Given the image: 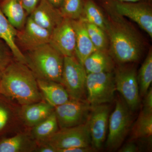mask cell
<instances>
[{"label":"cell","instance_id":"obj_4","mask_svg":"<svg viewBox=\"0 0 152 152\" xmlns=\"http://www.w3.org/2000/svg\"><path fill=\"white\" fill-rule=\"evenodd\" d=\"M132 112L123 99L116 100L115 109L109 117L106 142L108 151H114L121 146L133 125Z\"/></svg>","mask_w":152,"mask_h":152},{"label":"cell","instance_id":"obj_21","mask_svg":"<svg viewBox=\"0 0 152 152\" xmlns=\"http://www.w3.org/2000/svg\"><path fill=\"white\" fill-rule=\"evenodd\" d=\"M0 8L15 28L19 31L24 26L28 14L20 0H2Z\"/></svg>","mask_w":152,"mask_h":152},{"label":"cell","instance_id":"obj_5","mask_svg":"<svg viewBox=\"0 0 152 152\" xmlns=\"http://www.w3.org/2000/svg\"><path fill=\"white\" fill-rule=\"evenodd\" d=\"M116 91L114 71L87 74L86 100L91 107L111 102Z\"/></svg>","mask_w":152,"mask_h":152},{"label":"cell","instance_id":"obj_16","mask_svg":"<svg viewBox=\"0 0 152 152\" xmlns=\"http://www.w3.org/2000/svg\"><path fill=\"white\" fill-rule=\"evenodd\" d=\"M72 21L76 35L75 56L83 65L86 59L97 50L88 34L83 21L80 19Z\"/></svg>","mask_w":152,"mask_h":152},{"label":"cell","instance_id":"obj_32","mask_svg":"<svg viewBox=\"0 0 152 152\" xmlns=\"http://www.w3.org/2000/svg\"><path fill=\"white\" fill-rule=\"evenodd\" d=\"M140 147L134 141H130L125 144L121 148L118 149L120 152H137L140 151Z\"/></svg>","mask_w":152,"mask_h":152},{"label":"cell","instance_id":"obj_8","mask_svg":"<svg viewBox=\"0 0 152 152\" xmlns=\"http://www.w3.org/2000/svg\"><path fill=\"white\" fill-rule=\"evenodd\" d=\"M117 13L136 23L152 38V6L151 1L126 2L102 0Z\"/></svg>","mask_w":152,"mask_h":152},{"label":"cell","instance_id":"obj_31","mask_svg":"<svg viewBox=\"0 0 152 152\" xmlns=\"http://www.w3.org/2000/svg\"><path fill=\"white\" fill-rule=\"evenodd\" d=\"M143 110L152 112V89L150 87L148 91L144 96Z\"/></svg>","mask_w":152,"mask_h":152},{"label":"cell","instance_id":"obj_33","mask_svg":"<svg viewBox=\"0 0 152 152\" xmlns=\"http://www.w3.org/2000/svg\"><path fill=\"white\" fill-rule=\"evenodd\" d=\"M95 151L91 146L75 147L58 150L57 152H90Z\"/></svg>","mask_w":152,"mask_h":152},{"label":"cell","instance_id":"obj_14","mask_svg":"<svg viewBox=\"0 0 152 152\" xmlns=\"http://www.w3.org/2000/svg\"><path fill=\"white\" fill-rule=\"evenodd\" d=\"M29 16L36 23L51 32L64 18L59 9L47 0H41Z\"/></svg>","mask_w":152,"mask_h":152},{"label":"cell","instance_id":"obj_17","mask_svg":"<svg viewBox=\"0 0 152 152\" xmlns=\"http://www.w3.org/2000/svg\"><path fill=\"white\" fill-rule=\"evenodd\" d=\"M20 115L25 124L33 127L47 118L54 108L46 102H40L22 106Z\"/></svg>","mask_w":152,"mask_h":152},{"label":"cell","instance_id":"obj_29","mask_svg":"<svg viewBox=\"0 0 152 152\" xmlns=\"http://www.w3.org/2000/svg\"><path fill=\"white\" fill-rule=\"evenodd\" d=\"M41 0H20L22 5L28 15L34 11Z\"/></svg>","mask_w":152,"mask_h":152},{"label":"cell","instance_id":"obj_6","mask_svg":"<svg viewBox=\"0 0 152 152\" xmlns=\"http://www.w3.org/2000/svg\"><path fill=\"white\" fill-rule=\"evenodd\" d=\"M87 75L84 67L75 56L64 57L61 84L67 91L71 99L86 101Z\"/></svg>","mask_w":152,"mask_h":152},{"label":"cell","instance_id":"obj_28","mask_svg":"<svg viewBox=\"0 0 152 152\" xmlns=\"http://www.w3.org/2000/svg\"><path fill=\"white\" fill-rule=\"evenodd\" d=\"M12 117L11 109L8 105L0 99V133L7 127Z\"/></svg>","mask_w":152,"mask_h":152},{"label":"cell","instance_id":"obj_37","mask_svg":"<svg viewBox=\"0 0 152 152\" xmlns=\"http://www.w3.org/2000/svg\"><path fill=\"white\" fill-rule=\"evenodd\" d=\"M2 73V71L0 69V82H1V78Z\"/></svg>","mask_w":152,"mask_h":152},{"label":"cell","instance_id":"obj_20","mask_svg":"<svg viewBox=\"0 0 152 152\" xmlns=\"http://www.w3.org/2000/svg\"><path fill=\"white\" fill-rule=\"evenodd\" d=\"M37 148L35 140L26 133H20L0 141V152H34Z\"/></svg>","mask_w":152,"mask_h":152},{"label":"cell","instance_id":"obj_13","mask_svg":"<svg viewBox=\"0 0 152 152\" xmlns=\"http://www.w3.org/2000/svg\"><path fill=\"white\" fill-rule=\"evenodd\" d=\"M51 32L42 27L29 16L24 26L18 31L17 38L28 51L49 43Z\"/></svg>","mask_w":152,"mask_h":152},{"label":"cell","instance_id":"obj_7","mask_svg":"<svg viewBox=\"0 0 152 152\" xmlns=\"http://www.w3.org/2000/svg\"><path fill=\"white\" fill-rule=\"evenodd\" d=\"M114 75L116 90L131 111H135L138 108L140 96L136 68L127 64L117 65Z\"/></svg>","mask_w":152,"mask_h":152},{"label":"cell","instance_id":"obj_25","mask_svg":"<svg viewBox=\"0 0 152 152\" xmlns=\"http://www.w3.org/2000/svg\"><path fill=\"white\" fill-rule=\"evenodd\" d=\"M140 96H144L152 82V51L150 49L137 74Z\"/></svg>","mask_w":152,"mask_h":152},{"label":"cell","instance_id":"obj_18","mask_svg":"<svg viewBox=\"0 0 152 152\" xmlns=\"http://www.w3.org/2000/svg\"><path fill=\"white\" fill-rule=\"evenodd\" d=\"M83 66L87 74L113 72L116 64L108 51L96 50L88 57Z\"/></svg>","mask_w":152,"mask_h":152},{"label":"cell","instance_id":"obj_35","mask_svg":"<svg viewBox=\"0 0 152 152\" xmlns=\"http://www.w3.org/2000/svg\"><path fill=\"white\" fill-rule=\"evenodd\" d=\"M57 8L59 9L62 4L64 0H47Z\"/></svg>","mask_w":152,"mask_h":152},{"label":"cell","instance_id":"obj_15","mask_svg":"<svg viewBox=\"0 0 152 152\" xmlns=\"http://www.w3.org/2000/svg\"><path fill=\"white\" fill-rule=\"evenodd\" d=\"M37 82L39 90L46 102L54 108L70 99L67 91L60 83L40 79H37Z\"/></svg>","mask_w":152,"mask_h":152},{"label":"cell","instance_id":"obj_1","mask_svg":"<svg viewBox=\"0 0 152 152\" xmlns=\"http://www.w3.org/2000/svg\"><path fill=\"white\" fill-rule=\"evenodd\" d=\"M107 19L105 32L109 39V53L116 64L137 61L140 58L143 43L140 36L125 17L102 0H98Z\"/></svg>","mask_w":152,"mask_h":152},{"label":"cell","instance_id":"obj_24","mask_svg":"<svg viewBox=\"0 0 152 152\" xmlns=\"http://www.w3.org/2000/svg\"><path fill=\"white\" fill-rule=\"evenodd\" d=\"M80 19L96 25L105 31L107 23L105 15L94 0H84L83 15Z\"/></svg>","mask_w":152,"mask_h":152},{"label":"cell","instance_id":"obj_11","mask_svg":"<svg viewBox=\"0 0 152 152\" xmlns=\"http://www.w3.org/2000/svg\"><path fill=\"white\" fill-rule=\"evenodd\" d=\"M110 106L107 104L92 107L88 118L91 146L95 151L100 150L107 138Z\"/></svg>","mask_w":152,"mask_h":152},{"label":"cell","instance_id":"obj_2","mask_svg":"<svg viewBox=\"0 0 152 152\" xmlns=\"http://www.w3.org/2000/svg\"><path fill=\"white\" fill-rule=\"evenodd\" d=\"M0 94L22 106L42 99L34 74L27 65L18 61L9 64L2 71Z\"/></svg>","mask_w":152,"mask_h":152},{"label":"cell","instance_id":"obj_27","mask_svg":"<svg viewBox=\"0 0 152 152\" xmlns=\"http://www.w3.org/2000/svg\"><path fill=\"white\" fill-rule=\"evenodd\" d=\"M84 4V0H64L59 10L63 18L78 20L83 15Z\"/></svg>","mask_w":152,"mask_h":152},{"label":"cell","instance_id":"obj_10","mask_svg":"<svg viewBox=\"0 0 152 152\" xmlns=\"http://www.w3.org/2000/svg\"><path fill=\"white\" fill-rule=\"evenodd\" d=\"M91 107L86 101L71 99L56 107L54 112L60 129L84 124L88 118Z\"/></svg>","mask_w":152,"mask_h":152},{"label":"cell","instance_id":"obj_36","mask_svg":"<svg viewBox=\"0 0 152 152\" xmlns=\"http://www.w3.org/2000/svg\"><path fill=\"white\" fill-rule=\"evenodd\" d=\"M117 1H121L126 2H137L141 1H151L152 0H117Z\"/></svg>","mask_w":152,"mask_h":152},{"label":"cell","instance_id":"obj_9","mask_svg":"<svg viewBox=\"0 0 152 152\" xmlns=\"http://www.w3.org/2000/svg\"><path fill=\"white\" fill-rule=\"evenodd\" d=\"M43 142L51 145L56 152L58 150L68 148L91 146L88 119L82 124L60 129Z\"/></svg>","mask_w":152,"mask_h":152},{"label":"cell","instance_id":"obj_30","mask_svg":"<svg viewBox=\"0 0 152 152\" xmlns=\"http://www.w3.org/2000/svg\"><path fill=\"white\" fill-rule=\"evenodd\" d=\"M9 55L4 46L0 44V69L3 71L9 64Z\"/></svg>","mask_w":152,"mask_h":152},{"label":"cell","instance_id":"obj_3","mask_svg":"<svg viewBox=\"0 0 152 152\" xmlns=\"http://www.w3.org/2000/svg\"><path fill=\"white\" fill-rule=\"evenodd\" d=\"M26 65L37 79L61 83L64 56L50 44L28 51Z\"/></svg>","mask_w":152,"mask_h":152},{"label":"cell","instance_id":"obj_34","mask_svg":"<svg viewBox=\"0 0 152 152\" xmlns=\"http://www.w3.org/2000/svg\"><path fill=\"white\" fill-rule=\"evenodd\" d=\"M39 144V146L37 147L35 152H56V149L47 143L42 142Z\"/></svg>","mask_w":152,"mask_h":152},{"label":"cell","instance_id":"obj_22","mask_svg":"<svg viewBox=\"0 0 152 152\" xmlns=\"http://www.w3.org/2000/svg\"><path fill=\"white\" fill-rule=\"evenodd\" d=\"M131 138L151 140L152 135V112L142 110L131 128Z\"/></svg>","mask_w":152,"mask_h":152},{"label":"cell","instance_id":"obj_19","mask_svg":"<svg viewBox=\"0 0 152 152\" xmlns=\"http://www.w3.org/2000/svg\"><path fill=\"white\" fill-rule=\"evenodd\" d=\"M18 30L12 26L0 8V39L8 46L17 61L26 65V56L23 53L16 42Z\"/></svg>","mask_w":152,"mask_h":152},{"label":"cell","instance_id":"obj_12","mask_svg":"<svg viewBox=\"0 0 152 152\" xmlns=\"http://www.w3.org/2000/svg\"><path fill=\"white\" fill-rule=\"evenodd\" d=\"M49 44L64 57L75 56L76 35L72 20L63 18L52 31Z\"/></svg>","mask_w":152,"mask_h":152},{"label":"cell","instance_id":"obj_26","mask_svg":"<svg viewBox=\"0 0 152 152\" xmlns=\"http://www.w3.org/2000/svg\"><path fill=\"white\" fill-rule=\"evenodd\" d=\"M82 20L84 23L88 34L96 50L108 51L109 39L106 32L96 25Z\"/></svg>","mask_w":152,"mask_h":152},{"label":"cell","instance_id":"obj_23","mask_svg":"<svg viewBox=\"0 0 152 152\" xmlns=\"http://www.w3.org/2000/svg\"><path fill=\"white\" fill-rule=\"evenodd\" d=\"M54 111L47 118L33 127V138L39 143L46 141L59 130Z\"/></svg>","mask_w":152,"mask_h":152}]
</instances>
